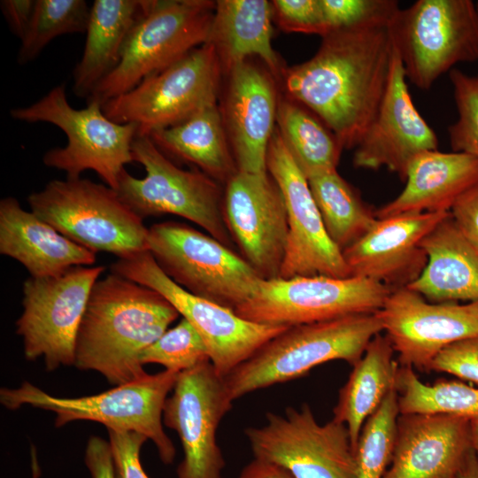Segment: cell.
<instances>
[{
    "label": "cell",
    "mask_w": 478,
    "mask_h": 478,
    "mask_svg": "<svg viewBox=\"0 0 478 478\" xmlns=\"http://www.w3.org/2000/svg\"><path fill=\"white\" fill-rule=\"evenodd\" d=\"M223 213L242 257L262 279L278 278L289 225L282 192L270 173L237 171L225 184Z\"/></svg>",
    "instance_id": "18"
},
{
    "label": "cell",
    "mask_w": 478,
    "mask_h": 478,
    "mask_svg": "<svg viewBox=\"0 0 478 478\" xmlns=\"http://www.w3.org/2000/svg\"><path fill=\"white\" fill-rule=\"evenodd\" d=\"M237 478H294V476L276 464L253 458L243 466Z\"/></svg>",
    "instance_id": "45"
},
{
    "label": "cell",
    "mask_w": 478,
    "mask_h": 478,
    "mask_svg": "<svg viewBox=\"0 0 478 478\" xmlns=\"http://www.w3.org/2000/svg\"><path fill=\"white\" fill-rule=\"evenodd\" d=\"M0 253L19 262L34 278L57 276L96 260L95 252L24 210L12 197L0 201Z\"/></svg>",
    "instance_id": "24"
},
{
    "label": "cell",
    "mask_w": 478,
    "mask_h": 478,
    "mask_svg": "<svg viewBox=\"0 0 478 478\" xmlns=\"http://www.w3.org/2000/svg\"><path fill=\"white\" fill-rule=\"evenodd\" d=\"M449 76L459 115L448 128L451 147L478 159V74L452 68Z\"/></svg>",
    "instance_id": "37"
},
{
    "label": "cell",
    "mask_w": 478,
    "mask_h": 478,
    "mask_svg": "<svg viewBox=\"0 0 478 478\" xmlns=\"http://www.w3.org/2000/svg\"><path fill=\"white\" fill-rule=\"evenodd\" d=\"M473 450L478 454V420H470Z\"/></svg>",
    "instance_id": "48"
},
{
    "label": "cell",
    "mask_w": 478,
    "mask_h": 478,
    "mask_svg": "<svg viewBox=\"0 0 478 478\" xmlns=\"http://www.w3.org/2000/svg\"><path fill=\"white\" fill-rule=\"evenodd\" d=\"M421 246L428 262L409 289L433 303L478 301V250L463 236L451 213Z\"/></svg>",
    "instance_id": "26"
},
{
    "label": "cell",
    "mask_w": 478,
    "mask_h": 478,
    "mask_svg": "<svg viewBox=\"0 0 478 478\" xmlns=\"http://www.w3.org/2000/svg\"><path fill=\"white\" fill-rule=\"evenodd\" d=\"M455 478H457V477H455Z\"/></svg>",
    "instance_id": "50"
},
{
    "label": "cell",
    "mask_w": 478,
    "mask_h": 478,
    "mask_svg": "<svg viewBox=\"0 0 478 478\" xmlns=\"http://www.w3.org/2000/svg\"><path fill=\"white\" fill-rule=\"evenodd\" d=\"M90 7L84 0H35L33 18L21 40L17 61L34 60L56 37L86 33Z\"/></svg>",
    "instance_id": "34"
},
{
    "label": "cell",
    "mask_w": 478,
    "mask_h": 478,
    "mask_svg": "<svg viewBox=\"0 0 478 478\" xmlns=\"http://www.w3.org/2000/svg\"><path fill=\"white\" fill-rule=\"evenodd\" d=\"M405 77L429 89L447 71L478 60V17L471 0H418L388 26Z\"/></svg>",
    "instance_id": "10"
},
{
    "label": "cell",
    "mask_w": 478,
    "mask_h": 478,
    "mask_svg": "<svg viewBox=\"0 0 478 478\" xmlns=\"http://www.w3.org/2000/svg\"><path fill=\"white\" fill-rule=\"evenodd\" d=\"M396 390L400 413L447 414L478 420V388L457 381L422 382L413 368L399 366Z\"/></svg>",
    "instance_id": "33"
},
{
    "label": "cell",
    "mask_w": 478,
    "mask_h": 478,
    "mask_svg": "<svg viewBox=\"0 0 478 478\" xmlns=\"http://www.w3.org/2000/svg\"><path fill=\"white\" fill-rule=\"evenodd\" d=\"M386 335H376L361 358L354 365L340 389L333 420L344 424L355 451L366 420L379 408L388 394L396 389L397 362Z\"/></svg>",
    "instance_id": "30"
},
{
    "label": "cell",
    "mask_w": 478,
    "mask_h": 478,
    "mask_svg": "<svg viewBox=\"0 0 478 478\" xmlns=\"http://www.w3.org/2000/svg\"><path fill=\"white\" fill-rule=\"evenodd\" d=\"M107 431L117 478H150L140 460L141 448L148 439L132 431Z\"/></svg>",
    "instance_id": "41"
},
{
    "label": "cell",
    "mask_w": 478,
    "mask_h": 478,
    "mask_svg": "<svg viewBox=\"0 0 478 478\" xmlns=\"http://www.w3.org/2000/svg\"><path fill=\"white\" fill-rule=\"evenodd\" d=\"M85 463L92 478H117L109 442L99 436L89 437Z\"/></svg>",
    "instance_id": "43"
},
{
    "label": "cell",
    "mask_w": 478,
    "mask_h": 478,
    "mask_svg": "<svg viewBox=\"0 0 478 478\" xmlns=\"http://www.w3.org/2000/svg\"><path fill=\"white\" fill-rule=\"evenodd\" d=\"M149 136L166 156L194 165L220 184L238 171L218 104Z\"/></svg>",
    "instance_id": "29"
},
{
    "label": "cell",
    "mask_w": 478,
    "mask_h": 478,
    "mask_svg": "<svg viewBox=\"0 0 478 478\" xmlns=\"http://www.w3.org/2000/svg\"><path fill=\"white\" fill-rule=\"evenodd\" d=\"M266 168L282 192L288 213L287 246L278 278L351 277L342 251L326 231L308 181L277 127L269 142Z\"/></svg>",
    "instance_id": "17"
},
{
    "label": "cell",
    "mask_w": 478,
    "mask_h": 478,
    "mask_svg": "<svg viewBox=\"0 0 478 478\" xmlns=\"http://www.w3.org/2000/svg\"><path fill=\"white\" fill-rule=\"evenodd\" d=\"M307 181L326 231L342 252L376 223L375 210L337 169L317 173Z\"/></svg>",
    "instance_id": "32"
},
{
    "label": "cell",
    "mask_w": 478,
    "mask_h": 478,
    "mask_svg": "<svg viewBox=\"0 0 478 478\" xmlns=\"http://www.w3.org/2000/svg\"><path fill=\"white\" fill-rule=\"evenodd\" d=\"M320 2L326 35L344 29L388 27L400 9L398 2L395 0H320Z\"/></svg>",
    "instance_id": "38"
},
{
    "label": "cell",
    "mask_w": 478,
    "mask_h": 478,
    "mask_svg": "<svg viewBox=\"0 0 478 478\" xmlns=\"http://www.w3.org/2000/svg\"><path fill=\"white\" fill-rule=\"evenodd\" d=\"M104 270V266H77L57 276H30L24 281L16 333L27 359L42 358L49 371L73 366L79 327Z\"/></svg>",
    "instance_id": "14"
},
{
    "label": "cell",
    "mask_w": 478,
    "mask_h": 478,
    "mask_svg": "<svg viewBox=\"0 0 478 478\" xmlns=\"http://www.w3.org/2000/svg\"><path fill=\"white\" fill-rule=\"evenodd\" d=\"M35 0H2L0 8L11 29L20 41L26 35L30 26Z\"/></svg>",
    "instance_id": "44"
},
{
    "label": "cell",
    "mask_w": 478,
    "mask_h": 478,
    "mask_svg": "<svg viewBox=\"0 0 478 478\" xmlns=\"http://www.w3.org/2000/svg\"><path fill=\"white\" fill-rule=\"evenodd\" d=\"M140 360L143 366L159 364L165 369L181 373L210 361V358L199 334L182 318L146 348Z\"/></svg>",
    "instance_id": "36"
},
{
    "label": "cell",
    "mask_w": 478,
    "mask_h": 478,
    "mask_svg": "<svg viewBox=\"0 0 478 478\" xmlns=\"http://www.w3.org/2000/svg\"><path fill=\"white\" fill-rule=\"evenodd\" d=\"M428 371L447 373L478 385V336L444 348L432 360Z\"/></svg>",
    "instance_id": "40"
},
{
    "label": "cell",
    "mask_w": 478,
    "mask_h": 478,
    "mask_svg": "<svg viewBox=\"0 0 478 478\" xmlns=\"http://www.w3.org/2000/svg\"><path fill=\"white\" fill-rule=\"evenodd\" d=\"M457 478H478V454L474 450L467 454Z\"/></svg>",
    "instance_id": "46"
},
{
    "label": "cell",
    "mask_w": 478,
    "mask_h": 478,
    "mask_svg": "<svg viewBox=\"0 0 478 478\" xmlns=\"http://www.w3.org/2000/svg\"><path fill=\"white\" fill-rule=\"evenodd\" d=\"M148 251L159 268L189 293L235 311L262 280L230 247L177 221L149 227Z\"/></svg>",
    "instance_id": "9"
},
{
    "label": "cell",
    "mask_w": 478,
    "mask_h": 478,
    "mask_svg": "<svg viewBox=\"0 0 478 478\" xmlns=\"http://www.w3.org/2000/svg\"><path fill=\"white\" fill-rule=\"evenodd\" d=\"M31 469H32V476L33 478H39L40 477V466L37 460L36 456V451L34 446H31Z\"/></svg>",
    "instance_id": "47"
},
{
    "label": "cell",
    "mask_w": 478,
    "mask_h": 478,
    "mask_svg": "<svg viewBox=\"0 0 478 478\" xmlns=\"http://www.w3.org/2000/svg\"><path fill=\"white\" fill-rule=\"evenodd\" d=\"M399 414L394 389L362 428L355 450L357 478H383L392 459Z\"/></svg>",
    "instance_id": "35"
},
{
    "label": "cell",
    "mask_w": 478,
    "mask_h": 478,
    "mask_svg": "<svg viewBox=\"0 0 478 478\" xmlns=\"http://www.w3.org/2000/svg\"><path fill=\"white\" fill-rule=\"evenodd\" d=\"M382 331L377 313L289 327L223 378L227 391L235 401L299 378L326 362L343 360L354 366Z\"/></svg>",
    "instance_id": "3"
},
{
    "label": "cell",
    "mask_w": 478,
    "mask_h": 478,
    "mask_svg": "<svg viewBox=\"0 0 478 478\" xmlns=\"http://www.w3.org/2000/svg\"><path fill=\"white\" fill-rule=\"evenodd\" d=\"M179 315L156 290L111 272L91 290L73 366L96 371L115 386L140 379L148 374L142 353Z\"/></svg>",
    "instance_id": "2"
},
{
    "label": "cell",
    "mask_w": 478,
    "mask_h": 478,
    "mask_svg": "<svg viewBox=\"0 0 478 478\" xmlns=\"http://www.w3.org/2000/svg\"><path fill=\"white\" fill-rule=\"evenodd\" d=\"M376 313L401 366L428 371L444 348L478 336V301L433 303L403 288Z\"/></svg>",
    "instance_id": "19"
},
{
    "label": "cell",
    "mask_w": 478,
    "mask_h": 478,
    "mask_svg": "<svg viewBox=\"0 0 478 478\" xmlns=\"http://www.w3.org/2000/svg\"><path fill=\"white\" fill-rule=\"evenodd\" d=\"M30 210L73 242L119 258L148 251V231L115 189L81 177L52 180L27 197Z\"/></svg>",
    "instance_id": "5"
},
{
    "label": "cell",
    "mask_w": 478,
    "mask_h": 478,
    "mask_svg": "<svg viewBox=\"0 0 478 478\" xmlns=\"http://www.w3.org/2000/svg\"><path fill=\"white\" fill-rule=\"evenodd\" d=\"M449 213H407L378 219L363 237L343 251L351 276L372 280L392 291L408 288L428 262L422 240Z\"/></svg>",
    "instance_id": "21"
},
{
    "label": "cell",
    "mask_w": 478,
    "mask_h": 478,
    "mask_svg": "<svg viewBox=\"0 0 478 478\" xmlns=\"http://www.w3.org/2000/svg\"><path fill=\"white\" fill-rule=\"evenodd\" d=\"M273 18L272 4L266 0L216 2L207 42L214 47L224 74L251 57H258L281 80L284 67L271 42Z\"/></svg>",
    "instance_id": "27"
},
{
    "label": "cell",
    "mask_w": 478,
    "mask_h": 478,
    "mask_svg": "<svg viewBox=\"0 0 478 478\" xmlns=\"http://www.w3.org/2000/svg\"><path fill=\"white\" fill-rule=\"evenodd\" d=\"M394 52L388 27L335 31L310 59L284 67L281 81L287 97L312 111L343 149H355L384 96Z\"/></svg>",
    "instance_id": "1"
},
{
    "label": "cell",
    "mask_w": 478,
    "mask_h": 478,
    "mask_svg": "<svg viewBox=\"0 0 478 478\" xmlns=\"http://www.w3.org/2000/svg\"><path fill=\"white\" fill-rule=\"evenodd\" d=\"M391 292L383 284L356 276L262 279L254 295L235 312L256 323L292 327L376 313Z\"/></svg>",
    "instance_id": "13"
},
{
    "label": "cell",
    "mask_w": 478,
    "mask_h": 478,
    "mask_svg": "<svg viewBox=\"0 0 478 478\" xmlns=\"http://www.w3.org/2000/svg\"><path fill=\"white\" fill-rule=\"evenodd\" d=\"M233 402L211 361L179 373L163 409V424L177 433L183 450L177 478H221L217 431Z\"/></svg>",
    "instance_id": "16"
},
{
    "label": "cell",
    "mask_w": 478,
    "mask_h": 478,
    "mask_svg": "<svg viewBox=\"0 0 478 478\" xmlns=\"http://www.w3.org/2000/svg\"><path fill=\"white\" fill-rule=\"evenodd\" d=\"M111 272L162 295L199 334L221 378L289 328L247 320L232 309L189 293L159 268L149 251L120 258Z\"/></svg>",
    "instance_id": "12"
},
{
    "label": "cell",
    "mask_w": 478,
    "mask_h": 478,
    "mask_svg": "<svg viewBox=\"0 0 478 478\" xmlns=\"http://www.w3.org/2000/svg\"><path fill=\"white\" fill-rule=\"evenodd\" d=\"M271 4L274 18L283 31L326 35L320 0H274Z\"/></svg>",
    "instance_id": "39"
},
{
    "label": "cell",
    "mask_w": 478,
    "mask_h": 478,
    "mask_svg": "<svg viewBox=\"0 0 478 478\" xmlns=\"http://www.w3.org/2000/svg\"><path fill=\"white\" fill-rule=\"evenodd\" d=\"M10 115L28 123H50L66 134V145L45 152L42 162L66 172L67 177H80L82 172L93 170L115 189L125 166L134 162L132 143L137 126L111 120L97 101H88L82 109L73 108L64 84L54 87L29 106L12 109Z\"/></svg>",
    "instance_id": "7"
},
{
    "label": "cell",
    "mask_w": 478,
    "mask_h": 478,
    "mask_svg": "<svg viewBox=\"0 0 478 478\" xmlns=\"http://www.w3.org/2000/svg\"><path fill=\"white\" fill-rule=\"evenodd\" d=\"M405 181L395 199L375 210L377 219L450 212L457 198L478 181V159L462 152L427 150L411 161Z\"/></svg>",
    "instance_id": "25"
},
{
    "label": "cell",
    "mask_w": 478,
    "mask_h": 478,
    "mask_svg": "<svg viewBox=\"0 0 478 478\" xmlns=\"http://www.w3.org/2000/svg\"><path fill=\"white\" fill-rule=\"evenodd\" d=\"M223 74L214 47L205 42L102 109L111 120L135 124L137 135H149L217 104Z\"/></svg>",
    "instance_id": "11"
},
{
    "label": "cell",
    "mask_w": 478,
    "mask_h": 478,
    "mask_svg": "<svg viewBox=\"0 0 478 478\" xmlns=\"http://www.w3.org/2000/svg\"><path fill=\"white\" fill-rule=\"evenodd\" d=\"M179 372L165 369L104 392L79 397L52 396L24 382L18 388H2L0 403L9 410L30 405L55 413V426L89 420L107 430L132 431L155 444L161 461L171 464L176 450L163 428V409Z\"/></svg>",
    "instance_id": "4"
},
{
    "label": "cell",
    "mask_w": 478,
    "mask_h": 478,
    "mask_svg": "<svg viewBox=\"0 0 478 478\" xmlns=\"http://www.w3.org/2000/svg\"><path fill=\"white\" fill-rule=\"evenodd\" d=\"M434 130L420 114L409 92L405 70L395 49L389 81L371 124L355 148V167H386L405 181L411 161L437 150Z\"/></svg>",
    "instance_id": "20"
},
{
    "label": "cell",
    "mask_w": 478,
    "mask_h": 478,
    "mask_svg": "<svg viewBox=\"0 0 478 478\" xmlns=\"http://www.w3.org/2000/svg\"><path fill=\"white\" fill-rule=\"evenodd\" d=\"M132 157L144 167L145 177L135 178L124 169L115 189L130 210L143 220L164 214L182 217L225 245H232L224 219L220 183L197 168L178 167L149 135H136Z\"/></svg>",
    "instance_id": "8"
},
{
    "label": "cell",
    "mask_w": 478,
    "mask_h": 478,
    "mask_svg": "<svg viewBox=\"0 0 478 478\" xmlns=\"http://www.w3.org/2000/svg\"><path fill=\"white\" fill-rule=\"evenodd\" d=\"M143 12V0H95L83 54L73 70V91L89 97L118 66L126 40Z\"/></svg>",
    "instance_id": "28"
},
{
    "label": "cell",
    "mask_w": 478,
    "mask_h": 478,
    "mask_svg": "<svg viewBox=\"0 0 478 478\" xmlns=\"http://www.w3.org/2000/svg\"><path fill=\"white\" fill-rule=\"evenodd\" d=\"M450 213L463 236L478 250V181L457 198Z\"/></svg>",
    "instance_id": "42"
},
{
    "label": "cell",
    "mask_w": 478,
    "mask_h": 478,
    "mask_svg": "<svg viewBox=\"0 0 478 478\" xmlns=\"http://www.w3.org/2000/svg\"><path fill=\"white\" fill-rule=\"evenodd\" d=\"M215 6L209 0H143L118 66L87 100L103 105L207 42Z\"/></svg>",
    "instance_id": "6"
},
{
    "label": "cell",
    "mask_w": 478,
    "mask_h": 478,
    "mask_svg": "<svg viewBox=\"0 0 478 478\" xmlns=\"http://www.w3.org/2000/svg\"><path fill=\"white\" fill-rule=\"evenodd\" d=\"M474 6H475L476 14H477V17H478V2L476 4H474Z\"/></svg>",
    "instance_id": "49"
},
{
    "label": "cell",
    "mask_w": 478,
    "mask_h": 478,
    "mask_svg": "<svg viewBox=\"0 0 478 478\" xmlns=\"http://www.w3.org/2000/svg\"><path fill=\"white\" fill-rule=\"evenodd\" d=\"M472 450L470 420L447 414L400 413L383 478H455Z\"/></svg>",
    "instance_id": "23"
},
{
    "label": "cell",
    "mask_w": 478,
    "mask_h": 478,
    "mask_svg": "<svg viewBox=\"0 0 478 478\" xmlns=\"http://www.w3.org/2000/svg\"><path fill=\"white\" fill-rule=\"evenodd\" d=\"M225 75L227 82L220 109L237 169L267 173L266 154L280 96L275 78L249 59Z\"/></svg>",
    "instance_id": "22"
},
{
    "label": "cell",
    "mask_w": 478,
    "mask_h": 478,
    "mask_svg": "<svg viewBox=\"0 0 478 478\" xmlns=\"http://www.w3.org/2000/svg\"><path fill=\"white\" fill-rule=\"evenodd\" d=\"M276 127L306 179L337 168L343 148L333 131L309 108L279 96Z\"/></svg>",
    "instance_id": "31"
},
{
    "label": "cell",
    "mask_w": 478,
    "mask_h": 478,
    "mask_svg": "<svg viewBox=\"0 0 478 478\" xmlns=\"http://www.w3.org/2000/svg\"><path fill=\"white\" fill-rule=\"evenodd\" d=\"M253 458L276 464L294 478H357L347 427L335 420L320 424L307 404L267 412L266 423L244 430Z\"/></svg>",
    "instance_id": "15"
}]
</instances>
